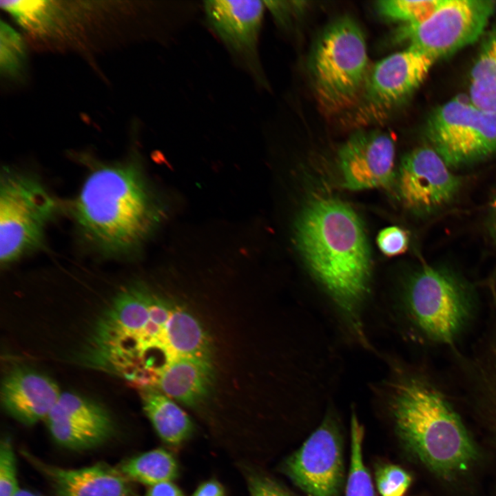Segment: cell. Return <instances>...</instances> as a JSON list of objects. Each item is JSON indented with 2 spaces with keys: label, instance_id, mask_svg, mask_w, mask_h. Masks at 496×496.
Masks as SVG:
<instances>
[{
  "label": "cell",
  "instance_id": "obj_17",
  "mask_svg": "<svg viewBox=\"0 0 496 496\" xmlns=\"http://www.w3.org/2000/svg\"><path fill=\"white\" fill-rule=\"evenodd\" d=\"M214 380L211 360L181 357L172 360L160 375L158 390L172 400L196 406L208 396Z\"/></svg>",
  "mask_w": 496,
  "mask_h": 496
},
{
  "label": "cell",
  "instance_id": "obj_11",
  "mask_svg": "<svg viewBox=\"0 0 496 496\" xmlns=\"http://www.w3.org/2000/svg\"><path fill=\"white\" fill-rule=\"evenodd\" d=\"M264 1L213 0L203 3L206 21L236 63L260 85L265 79L259 57Z\"/></svg>",
  "mask_w": 496,
  "mask_h": 496
},
{
  "label": "cell",
  "instance_id": "obj_3",
  "mask_svg": "<svg viewBox=\"0 0 496 496\" xmlns=\"http://www.w3.org/2000/svg\"><path fill=\"white\" fill-rule=\"evenodd\" d=\"M154 215L149 195L132 165L94 170L76 203V220L83 234L109 254L134 248L149 229Z\"/></svg>",
  "mask_w": 496,
  "mask_h": 496
},
{
  "label": "cell",
  "instance_id": "obj_25",
  "mask_svg": "<svg viewBox=\"0 0 496 496\" xmlns=\"http://www.w3.org/2000/svg\"><path fill=\"white\" fill-rule=\"evenodd\" d=\"M441 1L385 0L378 1L376 7L380 14L388 19L413 25L427 19Z\"/></svg>",
  "mask_w": 496,
  "mask_h": 496
},
{
  "label": "cell",
  "instance_id": "obj_18",
  "mask_svg": "<svg viewBox=\"0 0 496 496\" xmlns=\"http://www.w3.org/2000/svg\"><path fill=\"white\" fill-rule=\"evenodd\" d=\"M162 343L172 360L198 358L211 360L213 347L199 320L187 309L174 306L164 329Z\"/></svg>",
  "mask_w": 496,
  "mask_h": 496
},
{
  "label": "cell",
  "instance_id": "obj_7",
  "mask_svg": "<svg viewBox=\"0 0 496 496\" xmlns=\"http://www.w3.org/2000/svg\"><path fill=\"white\" fill-rule=\"evenodd\" d=\"M425 132L431 147L447 165L483 159L496 152V112L457 97L434 110Z\"/></svg>",
  "mask_w": 496,
  "mask_h": 496
},
{
  "label": "cell",
  "instance_id": "obj_16",
  "mask_svg": "<svg viewBox=\"0 0 496 496\" xmlns=\"http://www.w3.org/2000/svg\"><path fill=\"white\" fill-rule=\"evenodd\" d=\"M36 463L58 496H131L129 479L107 464L68 469Z\"/></svg>",
  "mask_w": 496,
  "mask_h": 496
},
{
  "label": "cell",
  "instance_id": "obj_1",
  "mask_svg": "<svg viewBox=\"0 0 496 496\" xmlns=\"http://www.w3.org/2000/svg\"><path fill=\"white\" fill-rule=\"evenodd\" d=\"M296 239L310 271L331 297L353 334L367 344L361 311L369 292L371 258L357 214L338 198L314 197L298 218Z\"/></svg>",
  "mask_w": 496,
  "mask_h": 496
},
{
  "label": "cell",
  "instance_id": "obj_19",
  "mask_svg": "<svg viewBox=\"0 0 496 496\" xmlns=\"http://www.w3.org/2000/svg\"><path fill=\"white\" fill-rule=\"evenodd\" d=\"M143 408L158 436L167 444L178 446L193 431L188 415L170 397L158 389H142Z\"/></svg>",
  "mask_w": 496,
  "mask_h": 496
},
{
  "label": "cell",
  "instance_id": "obj_26",
  "mask_svg": "<svg viewBox=\"0 0 496 496\" xmlns=\"http://www.w3.org/2000/svg\"><path fill=\"white\" fill-rule=\"evenodd\" d=\"M25 62V50L20 35L10 25L1 21L0 66L2 72L19 74Z\"/></svg>",
  "mask_w": 496,
  "mask_h": 496
},
{
  "label": "cell",
  "instance_id": "obj_30",
  "mask_svg": "<svg viewBox=\"0 0 496 496\" xmlns=\"http://www.w3.org/2000/svg\"><path fill=\"white\" fill-rule=\"evenodd\" d=\"M408 242L406 232L395 226L381 230L377 237V243L380 251L388 256L404 253L407 249Z\"/></svg>",
  "mask_w": 496,
  "mask_h": 496
},
{
  "label": "cell",
  "instance_id": "obj_2",
  "mask_svg": "<svg viewBox=\"0 0 496 496\" xmlns=\"http://www.w3.org/2000/svg\"><path fill=\"white\" fill-rule=\"evenodd\" d=\"M389 408L404 446L435 473L464 471L477 451L459 415L429 378L404 372L387 386Z\"/></svg>",
  "mask_w": 496,
  "mask_h": 496
},
{
  "label": "cell",
  "instance_id": "obj_31",
  "mask_svg": "<svg viewBox=\"0 0 496 496\" xmlns=\"http://www.w3.org/2000/svg\"><path fill=\"white\" fill-rule=\"evenodd\" d=\"M250 496H291L279 485L261 475H252L249 478Z\"/></svg>",
  "mask_w": 496,
  "mask_h": 496
},
{
  "label": "cell",
  "instance_id": "obj_10",
  "mask_svg": "<svg viewBox=\"0 0 496 496\" xmlns=\"http://www.w3.org/2000/svg\"><path fill=\"white\" fill-rule=\"evenodd\" d=\"M435 61L409 46L376 63L352 110V121L366 125L386 118L420 87Z\"/></svg>",
  "mask_w": 496,
  "mask_h": 496
},
{
  "label": "cell",
  "instance_id": "obj_33",
  "mask_svg": "<svg viewBox=\"0 0 496 496\" xmlns=\"http://www.w3.org/2000/svg\"><path fill=\"white\" fill-rule=\"evenodd\" d=\"M192 496H225V493L220 483L209 480L201 484Z\"/></svg>",
  "mask_w": 496,
  "mask_h": 496
},
{
  "label": "cell",
  "instance_id": "obj_14",
  "mask_svg": "<svg viewBox=\"0 0 496 496\" xmlns=\"http://www.w3.org/2000/svg\"><path fill=\"white\" fill-rule=\"evenodd\" d=\"M394 161L395 143L391 134L358 132L338 153L342 185L350 190L386 187L394 178Z\"/></svg>",
  "mask_w": 496,
  "mask_h": 496
},
{
  "label": "cell",
  "instance_id": "obj_32",
  "mask_svg": "<svg viewBox=\"0 0 496 496\" xmlns=\"http://www.w3.org/2000/svg\"><path fill=\"white\" fill-rule=\"evenodd\" d=\"M144 496H185L172 482H164L150 486Z\"/></svg>",
  "mask_w": 496,
  "mask_h": 496
},
{
  "label": "cell",
  "instance_id": "obj_15",
  "mask_svg": "<svg viewBox=\"0 0 496 496\" xmlns=\"http://www.w3.org/2000/svg\"><path fill=\"white\" fill-rule=\"evenodd\" d=\"M61 394L57 384L48 376L32 369L17 368L5 376L1 400L12 417L32 425L46 420Z\"/></svg>",
  "mask_w": 496,
  "mask_h": 496
},
{
  "label": "cell",
  "instance_id": "obj_35",
  "mask_svg": "<svg viewBox=\"0 0 496 496\" xmlns=\"http://www.w3.org/2000/svg\"><path fill=\"white\" fill-rule=\"evenodd\" d=\"M493 229H494V232H495V234L496 236V214H495V218H494Z\"/></svg>",
  "mask_w": 496,
  "mask_h": 496
},
{
  "label": "cell",
  "instance_id": "obj_9",
  "mask_svg": "<svg viewBox=\"0 0 496 496\" xmlns=\"http://www.w3.org/2000/svg\"><path fill=\"white\" fill-rule=\"evenodd\" d=\"M495 8L492 0H442L427 19L402 27L396 39L437 60L475 42Z\"/></svg>",
  "mask_w": 496,
  "mask_h": 496
},
{
  "label": "cell",
  "instance_id": "obj_34",
  "mask_svg": "<svg viewBox=\"0 0 496 496\" xmlns=\"http://www.w3.org/2000/svg\"><path fill=\"white\" fill-rule=\"evenodd\" d=\"M14 496H39L28 490L21 489L15 494Z\"/></svg>",
  "mask_w": 496,
  "mask_h": 496
},
{
  "label": "cell",
  "instance_id": "obj_13",
  "mask_svg": "<svg viewBox=\"0 0 496 496\" xmlns=\"http://www.w3.org/2000/svg\"><path fill=\"white\" fill-rule=\"evenodd\" d=\"M397 190L409 209L431 212L449 203L460 182L441 156L429 147H420L406 154L397 174Z\"/></svg>",
  "mask_w": 496,
  "mask_h": 496
},
{
  "label": "cell",
  "instance_id": "obj_29",
  "mask_svg": "<svg viewBox=\"0 0 496 496\" xmlns=\"http://www.w3.org/2000/svg\"><path fill=\"white\" fill-rule=\"evenodd\" d=\"M411 482L409 473L395 465H386L376 473V485L382 496H402Z\"/></svg>",
  "mask_w": 496,
  "mask_h": 496
},
{
  "label": "cell",
  "instance_id": "obj_12",
  "mask_svg": "<svg viewBox=\"0 0 496 496\" xmlns=\"http://www.w3.org/2000/svg\"><path fill=\"white\" fill-rule=\"evenodd\" d=\"M287 474L307 496H338L344 466L340 433L326 419L287 461Z\"/></svg>",
  "mask_w": 496,
  "mask_h": 496
},
{
  "label": "cell",
  "instance_id": "obj_28",
  "mask_svg": "<svg viewBox=\"0 0 496 496\" xmlns=\"http://www.w3.org/2000/svg\"><path fill=\"white\" fill-rule=\"evenodd\" d=\"M19 490L13 447L5 437L0 444V496H14Z\"/></svg>",
  "mask_w": 496,
  "mask_h": 496
},
{
  "label": "cell",
  "instance_id": "obj_36",
  "mask_svg": "<svg viewBox=\"0 0 496 496\" xmlns=\"http://www.w3.org/2000/svg\"><path fill=\"white\" fill-rule=\"evenodd\" d=\"M495 419H496V413H495Z\"/></svg>",
  "mask_w": 496,
  "mask_h": 496
},
{
  "label": "cell",
  "instance_id": "obj_5",
  "mask_svg": "<svg viewBox=\"0 0 496 496\" xmlns=\"http://www.w3.org/2000/svg\"><path fill=\"white\" fill-rule=\"evenodd\" d=\"M404 304L412 323L428 340L454 342L467 325L474 307L468 288L452 273L426 267L405 289Z\"/></svg>",
  "mask_w": 496,
  "mask_h": 496
},
{
  "label": "cell",
  "instance_id": "obj_23",
  "mask_svg": "<svg viewBox=\"0 0 496 496\" xmlns=\"http://www.w3.org/2000/svg\"><path fill=\"white\" fill-rule=\"evenodd\" d=\"M54 440L70 449L83 450L106 441L114 428L71 421L47 422Z\"/></svg>",
  "mask_w": 496,
  "mask_h": 496
},
{
  "label": "cell",
  "instance_id": "obj_24",
  "mask_svg": "<svg viewBox=\"0 0 496 496\" xmlns=\"http://www.w3.org/2000/svg\"><path fill=\"white\" fill-rule=\"evenodd\" d=\"M364 428L354 412L351 418V460L346 496H375L371 476L364 464Z\"/></svg>",
  "mask_w": 496,
  "mask_h": 496
},
{
  "label": "cell",
  "instance_id": "obj_4",
  "mask_svg": "<svg viewBox=\"0 0 496 496\" xmlns=\"http://www.w3.org/2000/svg\"><path fill=\"white\" fill-rule=\"evenodd\" d=\"M369 70L365 37L358 23L342 17L327 26L309 61L314 94L324 114L333 116L352 110Z\"/></svg>",
  "mask_w": 496,
  "mask_h": 496
},
{
  "label": "cell",
  "instance_id": "obj_8",
  "mask_svg": "<svg viewBox=\"0 0 496 496\" xmlns=\"http://www.w3.org/2000/svg\"><path fill=\"white\" fill-rule=\"evenodd\" d=\"M154 296L140 287L119 292L94 327L85 352L86 362L114 369L136 362L139 338L149 320Z\"/></svg>",
  "mask_w": 496,
  "mask_h": 496
},
{
  "label": "cell",
  "instance_id": "obj_21",
  "mask_svg": "<svg viewBox=\"0 0 496 496\" xmlns=\"http://www.w3.org/2000/svg\"><path fill=\"white\" fill-rule=\"evenodd\" d=\"M129 479L149 486L172 482L178 475V465L172 454L156 448L126 460L119 468Z\"/></svg>",
  "mask_w": 496,
  "mask_h": 496
},
{
  "label": "cell",
  "instance_id": "obj_27",
  "mask_svg": "<svg viewBox=\"0 0 496 496\" xmlns=\"http://www.w3.org/2000/svg\"><path fill=\"white\" fill-rule=\"evenodd\" d=\"M48 1H1V7L9 12L26 28L37 30L48 20L50 9Z\"/></svg>",
  "mask_w": 496,
  "mask_h": 496
},
{
  "label": "cell",
  "instance_id": "obj_22",
  "mask_svg": "<svg viewBox=\"0 0 496 496\" xmlns=\"http://www.w3.org/2000/svg\"><path fill=\"white\" fill-rule=\"evenodd\" d=\"M46 422L71 421L113 428V422L106 410L99 404L74 393L61 394Z\"/></svg>",
  "mask_w": 496,
  "mask_h": 496
},
{
  "label": "cell",
  "instance_id": "obj_6",
  "mask_svg": "<svg viewBox=\"0 0 496 496\" xmlns=\"http://www.w3.org/2000/svg\"><path fill=\"white\" fill-rule=\"evenodd\" d=\"M55 202L32 177L5 168L0 186V260L8 265L37 248Z\"/></svg>",
  "mask_w": 496,
  "mask_h": 496
},
{
  "label": "cell",
  "instance_id": "obj_20",
  "mask_svg": "<svg viewBox=\"0 0 496 496\" xmlns=\"http://www.w3.org/2000/svg\"><path fill=\"white\" fill-rule=\"evenodd\" d=\"M469 100L496 112V30L484 42L470 74Z\"/></svg>",
  "mask_w": 496,
  "mask_h": 496
}]
</instances>
